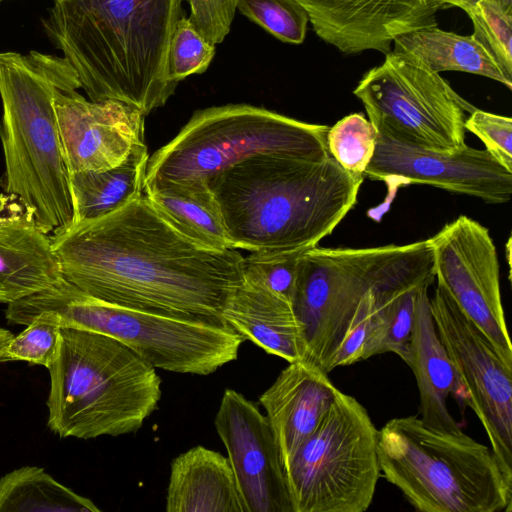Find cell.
Masks as SVG:
<instances>
[{
	"instance_id": "obj_1",
	"label": "cell",
	"mask_w": 512,
	"mask_h": 512,
	"mask_svg": "<svg viewBox=\"0 0 512 512\" xmlns=\"http://www.w3.org/2000/svg\"><path fill=\"white\" fill-rule=\"evenodd\" d=\"M51 240L65 280L127 308L224 320V302L243 281L237 249L186 237L144 192L108 215L54 230Z\"/></svg>"
},
{
	"instance_id": "obj_2",
	"label": "cell",
	"mask_w": 512,
	"mask_h": 512,
	"mask_svg": "<svg viewBox=\"0 0 512 512\" xmlns=\"http://www.w3.org/2000/svg\"><path fill=\"white\" fill-rule=\"evenodd\" d=\"M182 1L53 0L42 26L88 99L120 101L146 116L178 85L169 50Z\"/></svg>"
},
{
	"instance_id": "obj_3",
	"label": "cell",
	"mask_w": 512,
	"mask_h": 512,
	"mask_svg": "<svg viewBox=\"0 0 512 512\" xmlns=\"http://www.w3.org/2000/svg\"><path fill=\"white\" fill-rule=\"evenodd\" d=\"M363 178L331 156L308 160L257 155L206 183L233 249L304 253L353 209Z\"/></svg>"
},
{
	"instance_id": "obj_4",
	"label": "cell",
	"mask_w": 512,
	"mask_h": 512,
	"mask_svg": "<svg viewBox=\"0 0 512 512\" xmlns=\"http://www.w3.org/2000/svg\"><path fill=\"white\" fill-rule=\"evenodd\" d=\"M68 65L63 56L35 50L0 52L4 192L20 198L49 234L73 221L54 107L56 85Z\"/></svg>"
},
{
	"instance_id": "obj_5",
	"label": "cell",
	"mask_w": 512,
	"mask_h": 512,
	"mask_svg": "<svg viewBox=\"0 0 512 512\" xmlns=\"http://www.w3.org/2000/svg\"><path fill=\"white\" fill-rule=\"evenodd\" d=\"M60 335L47 368L49 429L79 439L138 431L161 398L156 368L110 336L70 327Z\"/></svg>"
},
{
	"instance_id": "obj_6",
	"label": "cell",
	"mask_w": 512,
	"mask_h": 512,
	"mask_svg": "<svg viewBox=\"0 0 512 512\" xmlns=\"http://www.w3.org/2000/svg\"><path fill=\"white\" fill-rule=\"evenodd\" d=\"M10 324L38 319L110 336L154 368L206 376L237 359L245 341L224 320L179 317L127 308L95 298L64 278L8 304Z\"/></svg>"
},
{
	"instance_id": "obj_7",
	"label": "cell",
	"mask_w": 512,
	"mask_h": 512,
	"mask_svg": "<svg viewBox=\"0 0 512 512\" xmlns=\"http://www.w3.org/2000/svg\"><path fill=\"white\" fill-rule=\"evenodd\" d=\"M385 479L422 512H510L512 482L492 449L464 432L445 433L420 417H396L378 430Z\"/></svg>"
},
{
	"instance_id": "obj_8",
	"label": "cell",
	"mask_w": 512,
	"mask_h": 512,
	"mask_svg": "<svg viewBox=\"0 0 512 512\" xmlns=\"http://www.w3.org/2000/svg\"><path fill=\"white\" fill-rule=\"evenodd\" d=\"M434 280L428 239L370 248L317 246L304 252L292 305L303 328L306 360L324 368L368 292L432 285Z\"/></svg>"
},
{
	"instance_id": "obj_9",
	"label": "cell",
	"mask_w": 512,
	"mask_h": 512,
	"mask_svg": "<svg viewBox=\"0 0 512 512\" xmlns=\"http://www.w3.org/2000/svg\"><path fill=\"white\" fill-rule=\"evenodd\" d=\"M329 126L299 121L249 104L196 111L180 132L149 157L144 190L162 183L206 182L257 155L323 160Z\"/></svg>"
},
{
	"instance_id": "obj_10",
	"label": "cell",
	"mask_w": 512,
	"mask_h": 512,
	"mask_svg": "<svg viewBox=\"0 0 512 512\" xmlns=\"http://www.w3.org/2000/svg\"><path fill=\"white\" fill-rule=\"evenodd\" d=\"M378 429L339 391L317 428L283 467L293 512H364L381 474Z\"/></svg>"
},
{
	"instance_id": "obj_11",
	"label": "cell",
	"mask_w": 512,
	"mask_h": 512,
	"mask_svg": "<svg viewBox=\"0 0 512 512\" xmlns=\"http://www.w3.org/2000/svg\"><path fill=\"white\" fill-rule=\"evenodd\" d=\"M369 70L353 94L379 134L439 152L466 145V112L475 107L463 99L440 73L391 50Z\"/></svg>"
},
{
	"instance_id": "obj_12",
	"label": "cell",
	"mask_w": 512,
	"mask_h": 512,
	"mask_svg": "<svg viewBox=\"0 0 512 512\" xmlns=\"http://www.w3.org/2000/svg\"><path fill=\"white\" fill-rule=\"evenodd\" d=\"M439 338L481 422L504 475L512 482V364L437 284L429 298Z\"/></svg>"
},
{
	"instance_id": "obj_13",
	"label": "cell",
	"mask_w": 512,
	"mask_h": 512,
	"mask_svg": "<svg viewBox=\"0 0 512 512\" xmlns=\"http://www.w3.org/2000/svg\"><path fill=\"white\" fill-rule=\"evenodd\" d=\"M428 241L437 284L485 334L502 359L512 364L497 250L489 230L461 215Z\"/></svg>"
},
{
	"instance_id": "obj_14",
	"label": "cell",
	"mask_w": 512,
	"mask_h": 512,
	"mask_svg": "<svg viewBox=\"0 0 512 512\" xmlns=\"http://www.w3.org/2000/svg\"><path fill=\"white\" fill-rule=\"evenodd\" d=\"M364 176L384 182L391 191L410 184H427L488 204H504L512 196V171L487 150L467 144L455 152H439L378 133Z\"/></svg>"
},
{
	"instance_id": "obj_15",
	"label": "cell",
	"mask_w": 512,
	"mask_h": 512,
	"mask_svg": "<svg viewBox=\"0 0 512 512\" xmlns=\"http://www.w3.org/2000/svg\"><path fill=\"white\" fill-rule=\"evenodd\" d=\"M78 76L69 64L58 81L54 107L68 173L101 171L122 163L144 142L145 115L116 100L92 101L78 92Z\"/></svg>"
},
{
	"instance_id": "obj_16",
	"label": "cell",
	"mask_w": 512,
	"mask_h": 512,
	"mask_svg": "<svg viewBox=\"0 0 512 512\" xmlns=\"http://www.w3.org/2000/svg\"><path fill=\"white\" fill-rule=\"evenodd\" d=\"M246 512H293L283 466L266 416L226 389L214 420Z\"/></svg>"
},
{
	"instance_id": "obj_17",
	"label": "cell",
	"mask_w": 512,
	"mask_h": 512,
	"mask_svg": "<svg viewBox=\"0 0 512 512\" xmlns=\"http://www.w3.org/2000/svg\"><path fill=\"white\" fill-rule=\"evenodd\" d=\"M318 37L345 54H387L394 38L435 22V0H296Z\"/></svg>"
},
{
	"instance_id": "obj_18",
	"label": "cell",
	"mask_w": 512,
	"mask_h": 512,
	"mask_svg": "<svg viewBox=\"0 0 512 512\" xmlns=\"http://www.w3.org/2000/svg\"><path fill=\"white\" fill-rule=\"evenodd\" d=\"M62 279L51 234L20 198L0 193V303L11 304Z\"/></svg>"
},
{
	"instance_id": "obj_19",
	"label": "cell",
	"mask_w": 512,
	"mask_h": 512,
	"mask_svg": "<svg viewBox=\"0 0 512 512\" xmlns=\"http://www.w3.org/2000/svg\"><path fill=\"white\" fill-rule=\"evenodd\" d=\"M328 374L306 359L290 362L259 397L283 467L317 428L340 391Z\"/></svg>"
},
{
	"instance_id": "obj_20",
	"label": "cell",
	"mask_w": 512,
	"mask_h": 512,
	"mask_svg": "<svg viewBox=\"0 0 512 512\" xmlns=\"http://www.w3.org/2000/svg\"><path fill=\"white\" fill-rule=\"evenodd\" d=\"M428 288L417 293L408 366L417 382L423 423L440 432L459 433L462 430L449 412L447 400L452 396L466 407L467 397L436 330Z\"/></svg>"
},
{
	"instance_id": "obj_21",
	"label": "cell",
	"mask_w": 512,
	"mask_h": 512,
	"mask_svg": "<svg viewBox=\"0 0 512 512\" xmlns=\"http://www.w3.org/2000/svg\"><path fill=\"white\" fill-rule=\"evenodd\" d=\"M222 318L268 354L288 363L306 359L303 328L292 304L257 283L243 279L227 296Z\"/></svg>"
},
{
	"instance_id": "obj_22",
	"label": "cell",
	"mask_w": 512,
	"mask_h": 512,
	"mask_svg": "<svg viewBox=\"0 0 512 512\" xmlns=\"http://www.w3.org/2000/svg\"><path fill=\"white\" fill-rule=\"evenodd\" d=\"M166 511L246 512L228 457L200 445L175 457Z\"/></svg>"
},
{
	"instance_id": "obj_23",
	"label": "cell",
	"mask_w": 512,
	"mask_h": 512,
	"mask_svg": "<svg viewBox=\"0 0 512 512\" xmlns=\"http://www.w3.org/2000/svg\"><path fill=\"white\" fill-rule=\"evenodd\" d=\"M393 43V51L405 54L433 72L476 74L512 89V76L472 34L448 32L433 22L396 36Z\"/></svg>"
},
{
	"instance_id": "obj_24",
	"label": "cell",
	"mask_w": 512,
	"mask_h": 512,
	"mask_svg": "<svg viewBox=\"0 0 512 512\" xmlns=\"http://www.w3.org/2000/svg\"><path fill=\"white\" fill-rule=\"evenodd\" d=\"M148 160V149L143 142L113 168L70 173L72 223L103 217L141 196Z\"/></svg>"
},
{
	"instance_id": "obj_25",
	"label": "cell",
	"mask_w": 512,
	"mask_h": 512,
	"mask_svg": "<svg viewBox=\"0 0 512 512\" xmlns=\"http://www.w3.org/2000/svg\"><path fill=\"white\" fill-rule=\"evenodd\" d=\"M154 208L178 231L212 249H233L206 182L162 183L144 190Z\"/></svg>"
},
{
	"instance_id": "obj_26",
	"label": "cell",
	"mask_w": 512,
	"mask_h": 512,
	"mask_svg": "<svg viewBox=\"0 0 512 512\" xmlns=\"http://www.w3.org/2000/svg\"><path fill=\"white\" fill-rule=\"evenodd\" d=\"M89 498L62 485L43 468L22 466L0 478V512H99Z\"/></svg>"
},
{
	"instance_id": "obj_27",
	"label": "cell",
	"mask_w": 512,
	"mask_h": 512,
	"mask_svg": "<svg viewBox=\"0 0 512 512\" xmlns=\"http://www.w3.org/2000/svg\"><path fill=\"white\" fill-rule=\"evenodd\" d=\"M430 286L409 285L378 293L375 322L365 351V360L391 352L408 365L417 293L422 287Z\"/></svg>"
},
{
	"instance_id": "obj_28",
	"label": "cell",
	"mask_w": 512,
	"mask_h": 512,
	"mask_svg": "<svg viewBox=\"0 0 512 512\" xmlns=\"http://www.w3.org/2000/svg\"><path fill=\"white\" fill-rule=\"evenodd\" d=\"M378 138L373 124L362 114L340 119L327 133L329 155L347 172L363 175L370 164Z\"/></svg>"
},
{
	"instance_id": "obj_29",
	"label": "cell",
	"mask_w": 512,
	"mask_h": 512,
	"mask_svg": "<svg viewBox=\"0 0 512 512\" xmlns=\"http://www.w3.org/2000/svg\"><path fill=\"white\" fill-rule=\"evenodd\" d=\"M237 9L283 42L305 39L309 18L296 0H238Z\"/></svg>"
},
{
	"instance_id": "obj_30",
	"label": "cell",
	"mask_w": 512,
	"mask_h": 512,
	"mask_svg": "<svg viewBox=\"0 0 512 512\" xmlns=\"http://www.w3.org/2000/svg\"><path fill=\"white\" fill-rule=\"evenodd\" d=\"M466 13L473 24L474 38L512 76V10L494 0H479Z\"/></svg>"
},
{
	"instance_id": "obj_31",
	"label": "cell",
	"mask_w": 512,
	"mask_h": 512,
	"mask_svg": "<svg viewBox=\"0 0 512 512\" xmlns=\"http://www.w3.org/2000/svg\"><path fill=\"white\" fill-rule=\"evenodd\" d=\"M211 43L189 17L181 16L174 28L169 50V76L179 83L193 74L207 70L215 55Z\"/></svg>"
},
{
	"instance_id": "obj_32",
	"label": "cell",
	"mask_w": 512,
	"mask_h": 512,
	"mask_svg": "<svg viewBox=\"0 0 512 512\" xmlns=\"http://www.w3.org/2000/svg\"><path fill=\"white\" fill-rule=\"evenodd\" d=\"M302 254L279 251L250 252L243 260V279L265 287L292 304L298 260Z\"/></svg>"
},
{
	"instance_id": "obj_33",
	"label": "cell",
	"mask_w": 512,
	"mask_h": 512,
	"mask_svg": "<svg viewBox=\"0 0 512 512\" xmlns=\"http://www.w3.org/2000/svg\"><path fill=\"white\" fill-rule=\"evenodd\" d=\"M382 291L386 290H372L362 298L328 357L323 368L325 372L330 373L335 368L365 360V351L375 322L376 298Z\"/></svg>"
},
{
	"instance_id": "obj_34",
	"label": "cell",
	"mask_w": 512,
	"mask_h": 512,
	"mask_svg": "<svg viewBox=\"0 0 512 512\" xmlns=\"http://www.w3.org/2000/svg\"><path fill=\"white\" fill-rule=\"evenodd\" d=\"M60 342L59 326L35 319L12 337L0 356V362L25 361L48 368L58 356Z\"/></svg>"
},
{
	"instance_id": "obj_35",
	"label": "cell",
	"mask_w": 512,
	"mask_h": 512,
	"mask_svg": "<svg viewBox=\"0 0 512 512\" xmlns=\"http://www.w3.org/2000/svg\"><path fill=\"white\" fill-rule=\"evenodd\" d=\"M465 130L476 135L501 165L512 171V119L475 108L465 119Z\"/></svg>"
},
{
	"instance_id": "obj_36",
	"label": "cell",
	"mask_w": 512,
	"mask_h": 512,
	"mask_svg": "<svg viewBox=\"0 0 512 512\" xmlns=\"http://www.w3.org/2000/svg\"><path fill=\"white\" fill-rule=\"evenodd\" d=\"M189 19L211 43H221L230 32L238 0H186Z\"/></svg>"
},
{
	"instance_id": "obj_37",
	"label": "cell",
	"mask_w": 512,
	"mask_h": 512,
	"mask_svg": "<svg viewBox=\"0 0 512 512\" xmlns=\"http://www.w3.org/2000/svg\"><path fill=\"white\" fill-rule=\"evenodd\" d=\"M439 3L443 8L448 6L458 7L465 12L474 6L479 0H435ZM501 4L504 8L508 10H512V0H494Z\"/></svg>"
},
{
	"instance_id": "obj_38",
	"label": "cell",
	"mask_w": 512,
	"mask_h": 512,
	"mask_svg": "<svg viewBox=\"0 0 512 512\" xmlns=\"http://www.w3.org/2000/svg\"><path fill=\"white\" fill-rule=\"evenodd\" d=\"M13 336L9 330L0 327V356Z\"/></svg>"
},
{
	"instance_id": "obj_39",
	"label": "cell",
	"mask_w": 512,
	"mask_h": 512,
	"mask_svg": "<svg viewBox=\"0 0 512 512\" xmlns=\"http://www.w3.org/2000/svg\"><path fill=\"white\" fill-rule=\"evenodd\" d=\"M3 0H0V3L2 2Z\"/></svg>"
}]
</instances>
